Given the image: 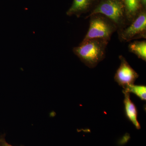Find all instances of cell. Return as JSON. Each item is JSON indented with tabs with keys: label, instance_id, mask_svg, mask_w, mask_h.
<instances>
[{
	"label": "cell",
	"instance_id": "6da1fadb",
	"mask_svg": "<svg viewBox=\"0 0 146 146\" xmlns=\"http://www.w3.org/2000/svg\"><path fill=\"white\" fill-rule=\"evenodd\" d=\"M109 41L101 39L82 42L73 49L74 53L89 68H93L104 60Z\"/></svg>",
	"mask_w": 146,
	"mask_h": 146
},
{
	"label": "cell",
	"instance_id": "7a4b0ae2",
	"mask_svg": "<svg viewBox=\"0 0 146 146\" xmlns=\"http://www.w3.org/2000/svg\"><path fill=\"white\" fill-rule=\"evenodd\" d=\"M96 14H102L111 20L117 30L127 25L123 0H100L86 18Z\"/></svg>",
	"mask_w": 146,
	"mask_h": 146
},
{
	"label": "cell",
	"instance_id": "3957f363",
	"mask_svg": "<svg viewBox=\"0 0 146 146\" xmlns=\"http://www.w3.org/2000/svg\"><path fill=\"white\" fill-rule=\"evenodd\" d=\"M89 27L82 42L93 39H101L109 41L117 27L107 17L100 14L89 16Z\"/></svg>",
	"mask_w": 146,
	"mask_h": 146
},
{
	"label": "cell",
	"instance_id": "277c9868",
	"mask_svg": "<svg viewBox=\"0 0 146 146\" xmlns=\"http://www.w3.org/2000/svg\"><path fill=\"white\" fill-rule=\"evenodd\" d=\"M121 42H129L133 39L146 38V13L145 9L127 25L117 30Z\"/></svg>",
	"mask_w": 146,
	"mask_h": 146
},
{
	"label": "cell",
	"instance_id": "5b68a950",
	"mask_svg": "<svg viewBox=\"0 0 146 146\" xmlns=\"http://www.w3.org/2000/svg\"><path fill=\"white\" fill-rule=\"evenodd\" d=\"M119 58L121 63L115 73L114 79L119 85L125 89L129 86L134 84L139 75L131 67L125 58L120 55Z\"/></svg>",
	"mask_w": 146,
	"mask_h": 146
},
{
	"label": "cell",
	"instance_id": "8992f818",
	"mask_svg": "<svg viewBox=\"0 0 146 146\" xmlns=\"http://www.w3.org/2000/svg\"><path fill=\"white\" fill-rule=\"evenodd\" d=\"M123 92L124 95V104L126 116L137 129H140L141 127L137 119L138 111L136 106L131 100L129 93L124 90Z\"/></svg>",
	"mask_w": 146,
	"mask_h": 146
},
{
	"label": "cell",
	"instance_id": "52a82bcc",
	"mask_svg": "<svg viewBox=\"0 0 146 146\" xmlns=\"http://www.w3.org/2000/svg\"><path fill=\"white\" fill-rule=\"evenodd\" d=\"M97 0H74L72 4L66 12L71 16L75 15L79 18L82 14L89 11Z\"/></svg>",
	"mask_w": 146,
	"mask_h": 146
},
{
	"label": "cell",
	"instance_id": "ba28073f",
	"mask_svg": "<svg viewBox=\"0 0 146 146\" xmlns=\"http://www.w3.org/2000/svg\"><path fill=\"white\" fill-rule=\"evenodd\" d=\"M123 1L128 25L136 18L145 7L143 6L141 0H123Z\"/></svg>",
	"mask_w": 146,
	"mask_h": 146
},
{
	"label": "cell",
	"instance_id": "9c48e42d",
	"mask_svg": "<svg viewBox=\"0 0 146 146\" xmlns=\"http://www.w3.org/2000/svg\"><path fill=\"white\" fill-rule=\"evenodd\" d=\"M128 50L130 52L136 55L139 58L146 61V41H135L129 44Z\"/></svg>",
	"mask_w": 146,
	"mask_h": 146
},
{
	"label": "cell",
	"instance_id": "30bf717a",
	"mask_svg": "<svg viewBox=\"0 0 146 146\" xmlns=\"http://www.w3.org/2000/svg\"><path fill=\"white\" fill-rule=\"evenodd\" d=\"M123 90L135 94L142 100H146V87L144 85H130Z\"/></svg>",
	"mask_w": 146,
	"mask_h": 146
},
{
	"label": "cell",
	"instance_id": "8fae6325",
	"mask_svg": "<svg viewBox=\"0 0 146 146\" xmlns=\"http://www.w3.org/2000/svg\"><path fill=\"white\" fill-rule=\"evenodd\" d=\"M0 146H14L6 142L4 135L0 136Z\"/></svg>",
	"mask_w": 146,
	"mask_h": 146
},
{
	"label": "cell",
	"instance_id": "7c38bea8",
	"mask_svg": "<svg viewBox=\"0 0 146 146\" xmlns=\"http://www.w3.org/2000/svg\"><path fill=\"white\" fill-rule=\"evenodd\" d=\"M141 2L144 7H145L146 4V0H141Z\"/></svg>",
	"mask_w": 146,
	"mask_h": 146
}]
</instances>
